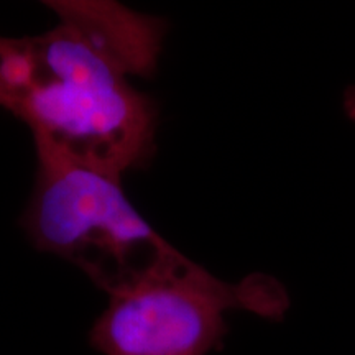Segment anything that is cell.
<instances>
[{
    "instance_id": "1",
    "label": "cell",
    "mask_w": 355,
    "mask_h": 355,
    "mask_svg": "<svg viewBox=\"0 0 355 355\" xmlns=\"http://www.w3.org/2000/svg\"><path fill=\"white\" fill-rule=\"evenodd\" d=\"M53 30L0 37V107L37 148L119 176L155 150L157 107L130 76L157 68L166 25L115 2H50Z\"/></svg>"
},
{
    "instance_id": "2",
    "label": "cell",
    "mask_w": 355,
    "mask_h": 355,
    "mask_svg": "<svg viewBox=\"0 0 355 355\" xmlns=\"http://www.w3.org/2000/svg\"><path fill=\"white\" fill-rule=\"evenodd\" d=\"M109 296L89 334L104 355H209L224 345L230 311L277 321L290 308L268 275L222 282L180 252Z\"/></svg>"
},
{
    "instance_id": "3",
    "label": "cell",
    "mask_w": 355,
    "mask_h": 355,
    "mask_svg": "<svg viewBox=\"0 0 355 355\" xmlns=\"http://www.w3.org/2000/svg\"><path fill=\"white\" fill-rule=\"evenodd\" d=\"M25 229L40 250L73 261L109 295L178 250L128 201L121 178L37 148Z\"/></svg>"
},
{
    "instance_id": "4",
    "label": "cell",
    "mask_w": 355,
    "mask_h": 355,
    "mask_svg": "<svg viewBox=\"0 0 355 355\" xmlns=\"http://www.w3.org/2000/svg\"><path fill=\"white\" fill-rule=\"evenodd\" d=\"M344 110L355 122V86H350L347 91L344 92Z\"/></svg>"
}]
</instances>
